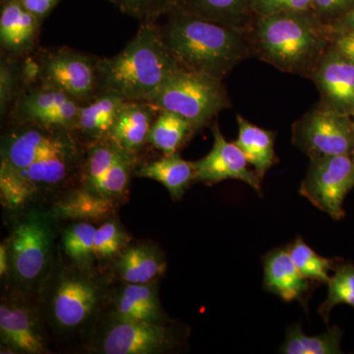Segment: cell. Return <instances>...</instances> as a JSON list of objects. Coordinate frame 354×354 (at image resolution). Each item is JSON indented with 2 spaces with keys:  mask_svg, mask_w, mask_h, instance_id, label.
<instances>
[{
  "mask_svg": "<svg viewBox=\"0 0 354 354\" xmlns=\"http://www.w3.org/2000/svg\"><path fill=\"white\" fill-rule=\"evenodd\" d=\"M164 16L162 38L183 68L223 81L237 65L253 57L247 31L179 8Z\"/></svg>",
  "mask_w": 354,
  "mask_h": 354,
  "instance_id": "cell-1",
  "label": "cell"
},
{
  "mask_svg": "<svg viewBox=\"0 0 354 354\" xmlns=\"http://www.w3.org/2000/svg\"><path fill=\"white\" fill-rule=\"evenodd\" d=\"M253 57L308 79L330 46V28L312 9L254 16L247 31Z\"/></svg>",
  "mask_w": 354,
  "mask_h": 354,
  "instance_id": "cell-2",
  "label": "cell"
},
{
  "mask_svg": "<svg viewBox=\"0 0 354 354\" xmlns=\"http://www.w3.org/2000/svg\"><path fill=\"white\" fill-rule=\"evenodd\" d=\"M183 68L162 38L160 26L144 22L134 38L114 57L97 60V94L151 102L172 73Z\"/></svg>",
  "mask_w": 354,
  "mask_h": 354,
  "instance_id": "cell-3",
  "label": "cell"
},
{
  "mask_svg": "<svg viewBox=\"0 0 354 354\" xmlns=\"http://www.w3.org/2000/svg\"><path fill=\"white\" fill-rule=\"evenodd\" d=\"M151 104L185 118L197 132L213 125L221 111L232 108L223 81L185 68L167 78Z\"/></svg>",
  "mask_w": 354,
  "mask_h": 354,
  "instance_id": "cell-4",
  "label": "cell"
},
{
  "mask_svg": "<svg viewBox=\"0 0 354 354\" xmlns=\"http://www.w3.org/2000/svg\"><path fill=\"white\" fill-rule=\"evenodd\" d=\"M291 141L310 160L354 153V118L317 102L291 127Z\"/></svg>",
  "mask_w": 354,
  "mask_h": 354,
  "instance_id": "cell-5",
  "label": "cell"
},
{
  "mask_svg": "<svg viewBox=\"0 0 354 354\" xmlns=\"http://www.w3.org/2000/svg\"><path fill=\"white\" fill-rule=\"evenodd\" d=\"M78 164L76 145L39 158L24 169H0L1 201L9 208H19L39 191L64 183Z\"/></svg>",
  "mask_w": 354,
  "mask_h": 354,
  "instance_id": "cell-6",
  "label": "cell"
},
{
  "mask_svg": "<svg viewBox=\"0 0 354 354\" xmlns=\"http://www.w3.org/2000/svg\"><path fill=\"white\" fill-rule=\"evenodd\" d=\"M353 188V156H325L310 160L299 193L333 220L339 221L346 216L344 200Z\"/></svg>",
  "mask_w": 354,
  "mask_h": 354,
  "instance_id": "cell-7",
  "label": "cell"
},
{
  "mask_svg": "<svg viewBox=\"0 0 354 354\" xmlns=\"http://www.w3.org/2000/svg\"><path fill=\"white\" fill-rule=\"evenodd\" d=\"M97 60L71 48L48 51L35 64L36 78L84 104L97 95Z\"/></svg>",
  "mask_w": 354,
  "mask_h": 354,
  "instance_id": "cell-8",
  "label": "cell"
},
{
  "mask_svg": "<svg viewBox=\"0 0 354 354\" xmlns=\"http://www.w3.org/2000/svg\"><path fill=\"white\" fill-rule=\"evenodd\" d=\"M71 132L38 123H17L2 141L0 169H24L39 158L76 146Z\"/></svg>",
  "mask_w": 354,
  "mask_h": 354,
  "instance_id": "cell-9",
  "label": "cell"
},
{
  "mask_svg": "<svg viewBox=\"0 0 354 354\" xmlns=\"http://www.w3.org/2000/svg\"><path fill=\"white\" fill-rule=\"evenodd\" d=\"M176 335L162 324L130 320L114 315L101 339L106 354H155L174 348Z\"/></svg>",
  "mask_w": 354,
  "mask_h": 354,
  "instance_id": "cell-10",
  "label": "cell"
},
{
  "mask_svg": "<svg viewBox=\"0 0 354 354\" xmlns=\"http://www.w3.org/2000/svg\"><path fill=\"white\" fill-rule=\"evenodd\" d=\"M51 241L50 225L39 214H32L16 225L8 252L16 278L30 283L41 276L50 256Z\"/></svg>",
  "mask_w": 354,
  "mask_h": 354,
  "instance_id": "cell-11",
  "label": "cell"
},
{
  "mask_svg": "<svg viewBox=\"0 0 354 354\" xmlns=\"http://www.w3.org/2000/svg\"><path fill=\"white\" fill-rule=\"evenodd\" d=\"M214 145L206 157L193 162L195 167V183L208 185L234 179L250 186L262 196L263 179L257 172L248 167L245 155L234 142H228L223 137L218 123L212 125Z\"/></svg>",
  "mask_w": 354,
  "mask_h": 354,
  "instance_id": "cell-12",
  "label": "cell"
},
{
  "mask_svg": "<svg viewBox=\"0 0 354 354\" xmlns=\"http://www.w3.org/2000/svg\"><path fill=\"white\" fill-rule=\"evenodd\" d=\"M308 79L318 90L321 106L354 118V65L332 44Z\"/></svg>",
  "mask_w": 354,
  "mask_h": 354,
  "instance_id": "cell-13",
  "label": "cell"
},
{
  "mask_svg": "<svg viewBox=\"0 0 354 354\" xmlns=\"http://www.w3.org/2000/svg\"><path fill=\"white\" fill-rule=\"evenodd\" d=\"M99 299V288L94 281L81 274H67L55 286L51 313L58 327L76 329L94 313Z\"/></svg>",
  "mask_w": 354,
  "mask_h": 354,
  "instance_id": "cell-14",
  "label": "cell"
},
{
  "mask_svg": "<svg viewBox=\"0 0 354 354\" xmlns=\"http://www.w3.org/2000/svg\"><path fill=\"white\" fill-rule=\"evenodd\" d=\"M263 268L266 291L285 302L298 301L307 310V302L316 283L298 271L286 247H279L266 254Z\"/></svg>",
  "mask_w": 354,
  "mask_h": 354,
  "instance_id": "cell-15",
  "label": "cell"
},
{
  "mask_svg": "<svg viewBox=\"0 0 354 354\" xmlns=\"http://www.w3.org/2000/svg\"><path fill=\"white\" fill-rule=\"evenodd\" d=\"M160 109L148 102L125 101L118 114L109 139L127 152L137 153L148 143L151 128Z\"/></svg>",
  "mask_w": 354,
  "mask_h": 354,
  "instance_id": "cell-16",
  "label": "cell"
},
{
  "mask_svg": "<svg viewBox=\"0 0 354 354\" xmlns=\"http://www.w3.org/2000/svg\"><path fill=\"white\" fill-rule=\"evenodd\" d=\"M1 341L18 353L38 354L46 351L43 337L27 309L2 302L0 305Z\"/></svg>",
  "mask_w": 354,
  "mask_h": 354,
  "instance_id": "cell-17",
  "label": "cell"
},
{
  "mask_svg": "<svg viewBox=\"0 0 354 354\" xmlns=\"http://www.w3.org/2000/svg\"><path fill=\"white\" fill-rule=\"evenodd\" d=\"M41 22L37 16L24 8L19 0L6 2L0 15L2 48L11 55L27 53L34 44Z\"/></svg>",
  "mask_w": 354,
  "mask_h": 354,
  "instance_id": "cell-18",
  "label": "cell"
},
{
  "mask_svg": "<svg viewBox=\"0 0 354 354\" xmlns=\"http://www.w3.org/2000/svg\"><path fill=\"white\" fill-rule=\"evenodd\" d=\"M236 121L239 135L234 143L241 148L254 171L264 179L267 172L279 162L274 151L276 132L253 124L241 114H236Z\"/></svg>",
  "mask_w": 354,
  "mask_h": 354,
  "instance_id": "cell-19",
  "label": "cell"
},
{
  "mask_svg": "<svg viewBox=\"0 0 354 354\" xmlns=\"http://www.w3.org/2000/svg\"><path fill=\"white\" fill-rule=\"evenodd\" d=\"M174 8L243 31L254 19L251 0H178Z\"/></svg>",
  "mask_w": 354,
  "mask_h": 354,
  "instance_id": "cell-20",
  "label": "cell"
},
{
  "mask_svg": "<svg viewBox=\"0 0 354 354\" xmlns=\"http://www.w3.org/2000/svg\"><path fill=\"white\" fill-rule=\"evenodd\" d=\"M124 100L109 93H101L87 102L79 111L74 131H79L93 141L109 138Z\"/></svg>",
  "mask_w": 354,
  "mask_h": 354,
  "instance_id": "cell-21",
  "label": "cell"
},
{
  "mask_svg": "<svg viewBox=\"0 0 354 354\" xmlns=\"http://www.w3.org/2000/svg\"><path fill=\"white\" fill-rule=\"evenodd\" d=\"M114 315L130 320L160 323L164 320L157 288L151 283H127L116 295Z\"/></svg>",
  "mask_w": 354,
  "mask_h": 354,
  "instance_id": "cell-22",
  "label": "cell"
},
{
  "mask_svg": "<svg viewBox=\"0 0 354 354\" xmlns=\"http://www.w3.org/2000/svg\"><path fill=\"white\" fill-rule=\"evenodd\" d=\"M136 176L162 183L171 197L178 200L191 183H195V167L193 162L183 160L177 152L142 165Z\"/></svg>",
  "mask_w": 354,
  "mask_h": 354,
  "instance_id": "cell-23",
  "label": "cell"
},
{
  "mask_svg": "<svg viewBox=\"0 0 354 354\" xmlns=\"http://www.w3.org/2000/svg\"><path fill=\"white\" fill-rule=\"evenodd\" d=\"M167 264L153 247L137 245L123 251L116 263L120 278L127 283H151L162 276Z\"/></svg>",
  "mask_w": 354,
  "mask_h": 354,
  "instance_id": "cell-24",
  "label": "cell"
},
{
  "mask_svg": "<svg viewBox=\"0 0 354 354\" xmlns=\"http://www.w3.org/2000/svg\"><path fill=\"white\" fill-rule=\"evenodd\" d=\"M114 212V199L102 196L83 187L68 193L55 206L60 218L79 221H99L108 218Z\"/></svg>",
  "mask_w": 354,
  "mask_h": 354,
  "instance_id": "cell-25",
  "label": "cell"
},
{
  "mask_svg": "<svg viewBox=\"0 0 354 354\" xmlns=\"http://www.w3.org/2000/svg\"><path fill=\"white\" fill-rule=\"evenodd\" d=\"M196 133L185 118L171 111H160L151 128L148 143L165 156L172 155L178 152Z\"/></svg>",
  "mask_w": 354,
  "mask_h": 354,
  "instance_id": "cell-26",
  "label": "cell"
},
{
  "mask_svg": "<svg viewBox=\"0 0 354 354\" xmlns=\"http://www.w3.org/2000/svg\"><path fill=\"white\" fill-rule=\"evenodd\" d=\"M344 332L339 326L317 335L305 334L300 324L286 329V339L279 348L283 354H339Z\"/></svg>",
  "mask_w": 354,
  "mask_h": 354,
  "instance_id": "cell-27",
  "label": "cell"
},
{
  "mask_svg": "<svg viewBox=\"0 0 354 354\" xmlns=\"http://www.w3.org/2000/svg\"><path fill=\"white\" fill-rule=\"evenodd\" d=\"M73 97L51 86L39 83L21 93L12 106L17 123L32 122L39 115Z\"/></svg>",
  "mask_w": 354,
  "mask_h": 354,
  "instance_id": "cell-28",
  "label": "cell"
},
{
  "mask_svg": "<svg viewBox=\"0 0 354 354\" xmlns=\"http://www.w3.org/2000/svg\"><path fill=\"white\" fill-rule=\"evenodd\" d=\"M286 248L298 271L305 278L316 283L327 285L330 278V272H334L335 267L342 260L341 258H325L319 255L301 236H297Z\"/></svg>",
  "mask_w": 354,
  "mask_h": 354,
  "instance_id": "cell-29",
  "label": "cell"
},
{
  "mask_svg": "<svg viewBox=\"0 0 354 354\" xmlns=\"http://www.w3.org/2000/svg\"><path fill=\"white\" fill-rule=\"evenodd\" d=\"M327 286V297L318 309L319 315L326 324L329 323L330 312L337 305L346 304L354 308V264L342 260Z\"/></svg>",
  "mask_w": 354,
  "mask_h": 354,
  "instance_id": "cell-30",
  "label": "cell"
},
{
  "mask_svg": "<svg viewBox=\"0 0 354 354\" xmlns=\"http://www.w3.org/2000/svg\"><path fill=\"white\" fill-rule=\"evenodd\" d=\"M97 227L90 221H78L64 232L62 244L66 255L76 262L84 263L95 256Z\"/></svg>",
  "mask_w": 354,
  "mask_h": 354,
  "instance_id": "cell-31",
  "label": "cell"
},
{
  "mask_svg": "<svg viewBox=\"0 0 354 354\" xmlns=\"http://www.w3.org/2000/svg\"><path fill=\"white\" fill-rule=\"evenodd\" d=\"M24 71L21 72L12 59H3L0 66V111L2 115L12 109L21 95L20 82Z\"/></svg>",
  "mask_w": 354,
  "mask_h": 354,
  "instance_id": "cell-32",
  "label": "cell"
},
{
  "mask_svg": "<svg viewBox=\"0 0 354 354\" xmlns=\"http://www.w3.org/2000/svg\"><path fill=\"white\" fill-rule=\"evenodd\" d=\"M124 243V234L118 223L106 221L95 232V256L99 259H109L120 252Z\"/></svg>",
  "mask_w": 354,
  "mask_h": 354,
  "instance_id": "cell-33",
  "label": "cell"
},
{
  "mask_svg": "<svg viewBox=\"0 0 354 354\" xmlns=\"http://www.w3.org/2000/svg\"><path fill=\"white\" fill-rule=\"evenodd\" d=\"M251 3L254 16L312 9V0H251Z\"/></svg>",
  "mask_w": 354,
  "mask_h": 354,
  "instance_id": "cell-34",
  "label": "cell"
},
{
  "mask_svg": "<svg viewBox=\"0 0 354 354\" xmlns=\"http://www.w3.org/2000/svg\"><path fill=\"white\" fill-rule=\"evenodd\" d=\"M354 8V0H312V10L330 25L341 19Z\"/></svg>",
  "mask_w": 354,
  "mask_h": 354,
  "instance_id": "cell-35",
  "label": "cell"
},
{
  "mask_svg": "<svg viewBox=\"0 0 354 354\" xmlns=\"http://www.w3.org/2000/svg\"><path fill=\"white\" fill-rule=\"evenodd\" d=\"M123 12L143 20L144 22H155L158 19V0H111Z\"/></svg>",
  "mask_w": 354,
  "mask_h": 354,
  "instance_id": "cell-36",
  "label": "cell"
},
{
  "mask_svg": "<svg viewBox=\"0 0 354 354\" xmlns=\"http://www.w3.org/2000/svg\"><path fill=\"white\" fill-rule=\"evenodd\" d=\"M330 44L354 65V32L330 29Z\"/></svg>",
  "mask_w": 354,
  "mask_h": 354,
  "instance_id": "cell-37",
  "label": "cell"
},
{
  "mask_svg": "<svg viewBox=\"0 0 354 354\" xmlns=\"http://www.w3.org/2000/svg\"><path fill=\"white\" fill-rule=\"evenodd\" d=\"M29 12L43 21L57 6L58 0H19Z\"/></svg>",
  "mask_w": 354,
  "mask_h": 354,
  "instance_id": "cell-38",
  "label": "cell"
},
{
  "mask_svg": "<svg viewBox=\"0 0 354 354\" xmlns=\"http://www.w3.org/2000/svg\"><path fill=\"white\" fill-rule=\"evenodd\" d=\"M330 29L341 30V31H353L354 32V8L351 12L344 15L341 19L335 21L329 25Z\"/></svg>",
  "mask_w": 354,
  "mask_h": 354,
  "instance_id": "cell-39",
  "label": "cell"
},
{
  "mask_svg": "<svg viewBox=\"0 0 354 354\" xmlns=\"http://www.w3.org/2000/svg\"><path fill=\"white\" fill-rule=\"evenodd\" d=\"M178 0H158L157 15L158 18L164 16L165 13L171 11L176 6Z\"/></svg>",
  "mask_w": 354,
  "mask_h": 354,
  "instance_id": "cell-40",
  "label": "cell"
},
{
  "mask_svg": "<svg viewBox=\"0 0 354 354\" xmlns=\"http://www.w3.org/2000/svg\"><path fill=\"white\" fill-rule=\"evenodd\" d=\"M10 266L9 262L8 249L6 245L0 246V274L3 276L8 272V268Z\"/></svg>",
  "mask_w": 354,
  "mask_h": 354,
  "instance_id": "cell-41",
  "label": "cell"
},
{
  "mask_svg": "<svg viewBox=\"0 0 354 354\" xmlns=\"http://www.w3.org/2000/svg\"><path fill=\"white\" fill-rule=\"evenodd\" d=\"M1 1L3 2V3H6V2L10 1V0H1Z\"/></svg>",
  "mask_w": 354,
  "mask_h": 354,
  "instance_id": "cell-42",
  "label": "cell"
},
{
  "mask_svg": "<svg viewBox=\"0 0 354 354\" xmlns=\"http://www.w3.org/2000/svg\"><path fill=\"white\" fill-rule=\"evenodd\" d=\"M353 158H354V153H353Z\"/></svg>",
  "mask_w": 354,
  "mask_h": 354,
  "instance_id": "cell-43",
  "label": "cell"
}]
</instances>
